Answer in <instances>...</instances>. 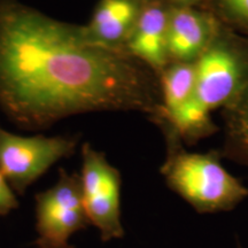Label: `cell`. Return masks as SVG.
Returning a JSON list of instances; mask_svg holds the SVG:
<instances>
[{"instance_id": "1", "label": "cell", "mask_w": 248, "mask_h": 248, "mask_svg": "<svg viewBox=\"0 0 248 248\" xmlns=\"http://www.w3.org/2000/svg\"><path fill=\"white\" fill-rule=\"evenodd\" d=\"M153 86L123 48L93 42L84 26L0 0V109L27 130L100 110L153 108Z\"/></svg>"}, {"instance_id": "2", "label": "cell", "mask_w": 248, "mask_h": 248, "mask_svg": "<svg viewBox=\"0 0 248 248\" xmlns=\"http://www.w3.org/2000/svg\"><path fill=\"white\" fill-rule=\"evenodd\" d=\"M167 184L198 213L233 209L248 188L228 172L215 153L172 152L161 168Z\"/></svg>"}, {"instance_id": "3", "label": "cell", "mask_w": 248, "mask_h": 248, "mask_svg": "<svg viewBox=\"0 0 248 248\" xmlns=\"http://www.w3.org/2000/svg\"><path fill=\"white\" fill-rule=\"evenodd\" d=\"M193 97L170 117L184 135H195L208 121L209 111L233 97L244 79V63L228 44L210 43L195 62Z\"/></svg>"}, {"instance_id": "4", "label": "cell", "mask_w": 248, "mask_h": 248, "mask_svg": "<svg viewBox=\"0 0 248 248\" xmlns=\"http://www.w3.org/2000/svg\"><path fill=\"white\" fill-rule=\"evenodd\" d=\"M35 200L37 248H75L69 239L90 224L78 173L61 168L57 184Z\"/></svg>"}, {"instance_id": "5", "label": "cell", "mask_w": 248, "mask_h": 248, "mask_svg": "<svg viewBox=\"0 0 248 248\" xmlns=\"http://www.w3.org/2000/svg\"><path fill=\"white\" fill-rule=\"evenodd\" d=\"M77 142L78 136L23 137L0 126V172L23 194L53 164L75 153Z\"/></svg>"}, {"instance_id": "6", "label": "cell", "mask_w": 248, "mask_h": 248, "mask_svg": "<svg viewBox=\"0 0 248 248\" xmlns=\"http://www.w3.org/2000/svg\"><path fill=\"white\" fill-rule=\"evenodd\" d=\"M83 202L90 224L98 229L102 241L121 239V173L108 162L104 153L88 142L82 147L79 175Z\"/></svg>"}, {"instance_id": "7", "label": "cell", "mask_w": 248, "mask_h": 248, "mask_svg": "<svg viewBox=\"0 0 248 248\" xmlns=\"http://www.w3.org/2000/svg\"><path fill=\"white\" fill-rule=\"evenodd\" d=\"M169 12L160 5H150L140 9L124 49L154 70H162L168 53Z\"/></svg>"}, {"instance_id": "8", "label": "cell", "mask_w": 248, "mask_h": 248, "mask_svg": "<svg viewBox=\"0 0 248 248\" xmlns=\"http://www.w3.org/2000/svg\"><path fill=\"white\" fill-rule=\"evenodd\" d=\"M213 22L208 15L190 7L169 11L168 53L179 62L198 60L212 43Z\"/></svg>"}, {"instance_id": "9", "label": "cell", "mask_w": 248, "mask_h": 248, "mask_svg": "<svg viewBox=\"0 0 248 248\" xmlns=\"http://www.w3.org/2000/svg\"><path fill=\"white\" fill-rule=\"evenodd\" d=\"M140 9L138 0H100L84 26L86 33L98 44L124 49Z\"/></svg>"}, {"instance_id": "10", "label": "cell", "mask_w": 248, "mask_h": 248, "mask_svg": "<svg viewBox=\"0 0 248 248\" xmlns=\"http://www.w3.org/2000/svg\"><path fill=\"white\" fill-rule=\"evenodd\" d=\"M195 62H178L164 70L162 89L164 105L169 117L190 102L195 88Z\"/></svg>"}, {"instance_id": "11", "label": "cell", "mask_w": 248, "mask_h": 248, "mask_svg": "<svg viewBox=\"0 0 248 248\" xmlns=\"http://www.w3.org/2000/svg\"><path fill=\"white\" fill-rule=\"evenodd\" d=\"M235 140L237 150L248 159V85L241 93L235 111Z\"/></svg>"}, {"instance_id": "12", "label": "cell", "mask_w": 248, "mask_h": 248, "mask_svg": "<svg viewBox=\"0 0 248 248\" xmlns=\"http://www.w3.org/2000/svg\"><path fill=\"white\" fill-rule=\"evenodd\" d=\"M18 208V201L15 192L5 176L0 172V216H6Z\"/></svg>"}, {"instance_id": "13", "label": "cell", "mask_w": 248, "mask_h": 248, "mask_svg": "<svg viewBox=\"0 0 248 248\" xmlns=\"http://www.w3.org/2000/svg\"><path fill=\"white\" fill-rule=\"evenodd\" d=\"M221 4L232 17L248 26V0H221Z\"/></svg>"}, {"instance_id": "14", "label": "cell", "mask_w": 248, "mask_h": 248, "mask_svg": "<svg viewBox=\"0 0 248 248\" xmlns=\"http://www.w3.org/2000/svg\"><path fill=\"white\" fill-rule=\"evenodd\" d=\"M179 2H183V4H191V2L197 1V0H177Z\"/></svg>"}, {"instance_id": "15", "label": "cell", "mask_w": 248, "mask_h": 248, "mask_svg": "<svg viewBox=\"0 0 248 248\" xmlns=\"http://www.w3.org/2000/svg\"><path fill=\"white\" fill-rule=\"evenodd\" d=\"M238 248H241V247H240V246H239V247H238Z\"/></svg>"}]
</instances>
